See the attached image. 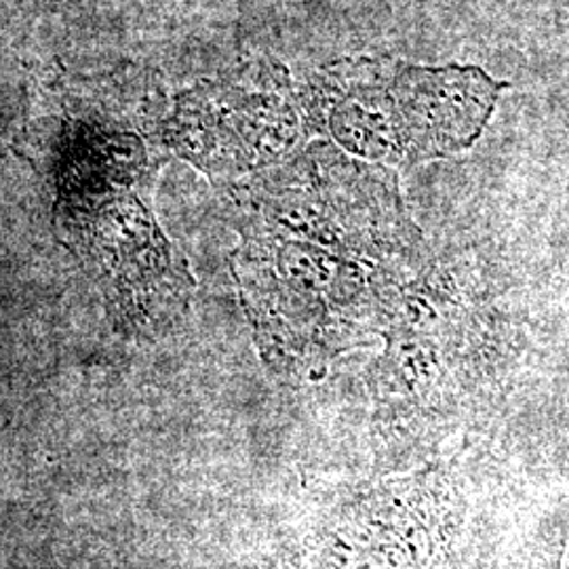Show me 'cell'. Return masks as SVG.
<instances>
[{
    "instance_id": "6da1fadb",
    "label": "cell",
    "mask_w": 569,
    "mask_h": 569,
    "mask_svg": "<svg viewBox=\"0 0 569 569\" xmlns=\"http://www.w3.org/2000/svg\"><path fill=\"white\" fill-rule=\"evenodd\" d=\"M568 540V526L563 521H555L536 542L529 555L526 569H561L563 550Z\"/></svg>"
}]
</instances>
